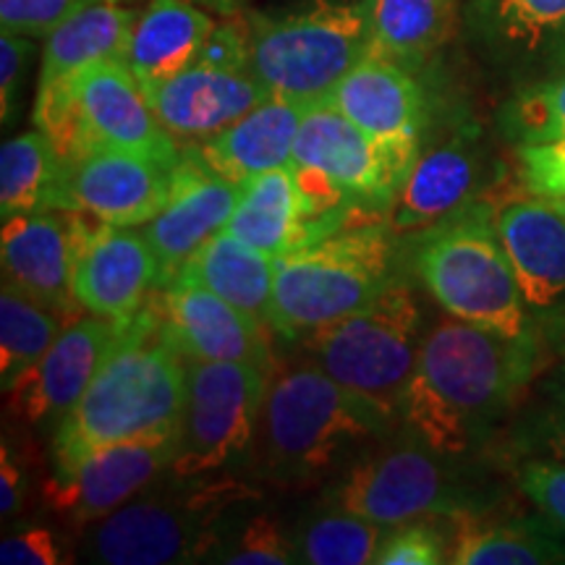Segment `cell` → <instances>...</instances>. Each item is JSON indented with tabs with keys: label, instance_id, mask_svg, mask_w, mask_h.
Listing matches in <instances>:
<instances>
[{
	"label": "cell",
	"instance_id": "cell-1",
	"mask_svg": "<svg viewBox=\"0 0 565 565\" xmlns=\"http://www.w3.org/2000/svg\"><path fill=\"white\" fill-rule=\"evenodd\" d=\"M542 356L545 349L532 335H503L448 315L424 335L401 395V422L433 454L469 456L519 406Z\"/></svg>",
	"mask_w": 565,
	"mask_h": 565
},
{
	"label": "cell",
	"instance_id": "cell-2",
	"mask_svg": "<svg viewBox=\"0 0 565 565\" xmlns=\"http://www.w3.org/2000/svg\"><path fill=\"white\" fill-rule=\"evenodd\" d=\"M189 359L168 333L160 307H145L124 324L82 398L55 427L51 458L66 477L108 445L179 429L186 404Z\"/></svg>",
	"mask_w": 565,
	"mask_h": 565
},
{
	"label": "cell",
	"instance_id": "cell-3",
	"mask_svg": "<svg viewBox=\"0 0 565 565\" xmlns=\"http://www.w3.org/2000/svg\"><path fill=\"white\" fill-rule=\"evenodd\" d=\"M387 427V416L338 385L315 362L275 366L254 437L259 471L278 484H312L330 475L349 450Z\"/></svg>",
	"mask_w": 565,
	"mask_h": 565
},
{
	"label": "cell",
	"instance_id": "cell-4",
	"mask_svg": "<svg viewBox=\"0 0 565 565\" xmlns=\"http://www.w3.org/2000/svg\"><path fill=\"white\" fill-rule=\"evenodd\" d=\"M395 242L385 225L335 228L275 257L267 324L296 341L364 309L398 280Z\"/></svg>",
	"mask_w": 565,
	"mask_h": 565
},
{
	"label": "cell",
	"instance_id": "cell-5",
	"mask_svg": "<svg viewBox=\"0 0 565 565\" xmlns=\"http://www.w3.org/2000/svg\"><path fill=\"white\" fill-rule=\"evenodd\" d=\"M414 273L445 315L513 338H536L494 210L471 207L422 233Z\"/></svg>",
	"mask_w": 565,
	"mask_h": 565
},
{
	"label": "cell",
	"instance_id": "cell-6",
	"mask_svg": "<svg viewBox=\"0 0 565 565\" xmlns=\"http://www.w3.org/2000/svg\"><path fill=\"white\" fill-rule=\"evenodd\" d=\"M372 51V0H324L312 9L246 19L249 68L273 97L315 103Z\"/></svg>",
	"mask_w": 565,
	"mask_h": 565
},
{
	"label": "cell",
	"instance_id": "cell-7",
	"mask_svg": "<svg viewBox=\"0 0 565 565\" xmlns=\"http://www.w3.org/2000/svg\"><path fill=\"white\" fill-rule=\"evenodd\" d=\"M424 335L414 288L395 280L364 309L296 341L338 385L393 422L419 362Z\"/></svg>",
	"mask_w": 565,
	"mask_h": 565
},
{
	"label": "cell",
	"instance_id": "cell-8",
	"mask_svg": "<svg viewBox=\"0 0 565 565\" xmlns=\"http://www.w3.org/2000/svg\"><path fill=\"white\" fill-rule=\"evenodd\" d=\"M257 498L236 479H194L186 492L131 500L97 521L84 555L105 565H171L212 561L228 534L223 519Z\"/></svg>",
	"mask_w": 565,
	"mask_h": 565
},
{
	"label": "cell",
	"instance_id": "cell-9",
	"mask_svg": "<svg viewBox=\"0 0 565 565\" xmlns=\"http://www.w3.org/2000/svg\"><path fill=\"white\" fill-rule=\"evenodd\" d=\"M416 158L419 154L374 141L328 97L303 105L294 145V173L315 236L335 231L322 221L338 204L359 202L385 207Z\"/></svg>",
	"mask_w": 565,
	"mask_h": 565
},
{
	"label": "cell",
	"instance_id": "cell-10",
	"mask_svg": "<svg viewBox=\"0 0 565 565\" xmlns=\"http://www.w3.org/2000/svg\"><path fill=\"white\" fill-rule=\"evenodd\" d=\"M270 374L236 362H189L186 404L175 433L173 482H194L238 461L257 437Z\"/></svg>",
	"mask_w": 565,
	"mask_h": 565
},
{
	"label": "cell",
	"instance_id": "cell-11",
	"mask_svg": "<svg viewBox=\"0 0 565 565\" xmlns=\"http://www.w3.org/2000/svg\"><path fill=\"white\" fill-rule=\"evenodd\" d=\"M141 89L166 131L183 141L207 139L273 97L249 68L242 19L215 24L192 66Z\"/></svg>",
	"mask_w": 565,
	"mask_h": 565
},
{
	"label": "cell",
	"instance_id": "cell-12",
	"mask_svg": "<svg viewBox=\"0 0 565 565\" xmlns=\"http://www.w3.org/2000/svg\"><path fill=\"white\" fill-rule=\"evenodd\" d=\"M448 461L424 445L380 450L351 466L330 492V503L383 526H398L422 515L458 519L484 511L482 492L466 484Z\"/></svg>",
	"mask_w": 565,
	"mask_h": 565
},
{
	"label": "cell",
	"instance_id": "cell-13",
	"mask_svg": "<svg viewBox=\"0 0 565 565\" xmlns=\"http://www.w3.org/2000/svg\"><path fill=\"white\" fill-rule=\"evenodd\" d=\"M89 150H121L175 168L179 145L158 121L124 58L92 63L74 79V129L66 162Z\"/></svg>",
	"mask_w": 565,
	"mask_h": 565
},
{
	"label": "cell",
	"instance_id": "cell-14",
	"mask_svg": "<svg viewBox=\"0 0 565 565\" xmlns=\"http://www.w3.org/2000/svg\"><path fill=\"white\" fill-rule=\"evenodd\" d=\"M137 17L124 0H92L47 34L32 118L63 160L74 126V79L103 58L126 61Z\"/></svg>",
	"mask_w": 565,
	"mask_h": 565
},
{
	"label": "cell",
	"instance_id": "cell-15",
	"mask_svg": "<svg viewBox=\"0 0 565 565\" xmlns=\"http://www.w3.org/2000/svg\"><path fill=\"white\" fill-rule=\"evenodd\" d=\"M536 341L565 353V217L536 196L494 210Z\"/></svg>",
	"mask_w": 565,
	"mask_h": 565
},
{
	"label": "cell",
	"instance_id": "cell-16",
	"mask_svg": "<svg viewBox=\"0 0 565 565\" xmlns=\"http://www.w3.org/2000/svg\"><path fill=\"white\" fill-rule=\"evenodd\" d=\"M463 24L477 53L519 87L565 71V0H466Z\"/></svg>",
	"mask_w": 565,
	"mask_h": 565
},
{
	"label": "cell",
	"instance_id": "cell-17",
	"mask_svg": "<svg viewBox=\"0 0 565 565\" xmlns=\"http://www.w3.org/2000/svg\"><path fill=\"white\" fill-rule=\"evenodd\" d=\"M175 433L179 429L141 435L95 450L71 475H53L51 482H45L42 487L45 505L74 526L108 519L171 469Z\"/></svg>",
	"mask_w": 565,
	"mask_h": 565
},
{
	"label": "cell",
	"instance_id": "cell-18",
	"mask_svg": "<svg viewBox=\"0 0 565 565\" xmlns=\"http://www.w3.org/2000/svg\"><path fill=\"white\" fill-rule=\"evenodd\" d=\"M126 320L89 312L68 322L51 349L6 391L11 419L24 427H58L121 341Z\"/></svg>",
	"mask_w": 565,
	"mask_h": 565
},
{
	"label": "cell",
	"instance_id": "cell-19",
	"mask_svg": "<svg viewBox=\"0 0 565 565\" xmlns=\"http://www.w3.org/2000/svg\"><path fill=\"white\" fill-rule=\"evenodd\" d=\"M160 288V263L145 231L105 225L79 215L74 294L84 312L126 320Z\"/></svg>",
	"mask_w": 565,
	"mask_h": 565
},
{
	"label": "cell",
	"instance_id": "cell-20",
	"mask_svg": "<svg viewBox=\"0 0 565 565\" xmlns=\"http://www.w3.org/2000/svg\"><path fill=\"white\" fill-rule=\"evenodd\" d=\"M487 183V152L471 131L419 152L412 171L385 204L383 225L398 238L422 236L471 207Z\"/></svg>",
	"mask_w": 565,
	"mask_h": 565
},
{
	"label": "cell",
	"instance_id": "cell-21",
	"mask_svg": "<svg viewBox=\"0 0 565 565\" xmlns=\"http://www.w3.org/2000/svg\"><path fill=\"white\" fill-rule=\"evenodd\" d=\"M238 192L242 186L212 171L196 150L181 154L166 207L145 225L147 242L160 263V288L179 278L189 259L225 231Z\"/></svg>",
	"mask_w": 565,
	"mask_h": 565
},
{
	"label": "cell",
	"instance_id": "cell-22",
	"mask_svg": "<svg viewBox=\"0 0 565 565\" xmlns=\"http://www.w3.org/2000/svg\"><path fill=\"white\" fill-rule=\"evenodd\" d=\"M162 320L189 362H236L275 372L265 322L189 278L162 288Z\"/></svg>",
	"mask_w": 565,
	"mask_h": 565
},
{
	"label": "cell",
	"instance_id": "cell-23",
	"mask_svg": "<svg viewBox=\"0 0 565 565\" xmlns=\"http://www.w3.org/2000/svg\"><path fill=\"white\" fill-rule=\"evenodd\" d=\"M173 168L121 150H89L68 162V210L105 225L145 228L171 196Z\"/></svg>",
	"mask_w": 565,
	"mask_h": 565
},
{
	"label": "cell",
	"instance_id": "cell-24",
	"mask_svg": "<svg viewBox=\"0 0 565 565\" xmlns=\"http://www.w3.org/2000/svg\"><path fill=\"white\" fill-rule=\"evenodd\" d=\"M76 233L79 212L71 210L6 217L0 236L3 282L74 320L82 317L84 307L74 294Z\"/></svg>",
	"mask_w": 565,
	"mask_h": 565
},
{
	"label": "cell",
	"instance_id": "cell-25",
	"mask_svg": "<svg viewBox=\"0 0 565 565\" xmlns=\"http://www.w3.org/2000/svg\"><path fill=\"white\" fill-rule=\"evenodd\" d=\"M328 100L380 145L422 152L424 92L401 63L370 51L330 89Z\"/></svg>",
	"mask_w": 565,
	"mask_h": 565
},
{
	"label": "cell",
	"instance_id": "cell-26",
	"mask_svg": "<svg viewBox=\"0 0 565 565\" xmlns=\"http://www.w3.org/2000/svg\"><path fill=\"white\" fill-rule=\"evenodd\" d=\"M303 116V103L270 97L246 116L225 126L194 147L215 173L236 186L267 171L294 166V145Z\"/></svg>",
	"mask_w": 565,
	"mask_h": 565
},
{
	"label": "cell",
	"instance_id": "cell-27",
	"mask_svg": "<svg viewBox=\"0 0 565 565\" xmlns=\"http://www.w3.org/2000/svg\"><path fill=\"white\" fill-rule=\"evenodd\" d=\"M215 30L192 0H150L134 21L126 63L139 84L168 79L200 58Z\"/></svg>",
	"mask_w": 565,
	"mask_h": 565
},
{
	"label": "cell",
	"instance_id": "cell-28",
	"mask_svg": "<svg viewBox=\"0 0 565 565\" xmlns=\"http://www.w3.org/2000/svg\"><path fill=\"white\" fill-rule=\"evenodd\" d=\"M225 231L270 257H282L309 242L315 225L309 221L294 166L246 181Z\"/></svg>",
	"mask_w": 565,
	"mask_h": 565
},
{
	"label": "cell",
	"instance_id": "cell-29",
	"mask_svg": "<svg viewBox=\"0 0 565 565\" xmlns=\"http://www.w3.org/2000/svg\"><path fill=\"white\" fill-rule=\"evenodd\" d=\"M454 565H542L565 563V529L540 519L487 521L475 513L458 515L454 545L448 547Z\"/></svg>",
	"mask_w": 565,
	"mask_h": 565
},
{
	"label": "cell",
	"instance_id": "cell-30",
	"mask_svg": "<svg viewBox=\"0 0 565 565\" xmlns=\"http://www.w3.org/2000/svg\"><path fill=\"white\" fill-rule=\"evenodd\" d=\"M68 210V162L45 131L3 141L0 150V215Z\"/></svg>",
	"mask_w": 565,
	"mask_h": 565
},
{
	"label": "cell",
	"instance_id": "cell-31",
	"mask_svg": "<svg viewBox=\"0 0 565 565\" xmlns=\"http://www.w3.org/2000/svg\"><path fill=\"white\" fill-rule=\"evenodd\" d=\"M179 278H189L236 303L267 324L275 288V257L254 249L228 231L212 236L189 259Z\"/></svg>",
	"mask_w": 565,
	"mask_h": 565
},
{
	"label": "cell",
	"instance_id": "cell-32",
	"mask_svg": "<svg viewBox=\"0 0 565 565\" xmlns=\"http://www.w3.org/2000/svg\"><path fill=\"white\" fill-rule=\"evenodd\" d=\"M456 0H372V51L414 71L448 38Z\"/></svg>",
	"mask_w": 565,
	"mask_h": 565
},
{
	"label": "cell",
	"instance_id": "cell-33",
	"mask_svg": "<svg viewBox=\"0 0 565 565\" xmlns=\"http://www.w3.org/2000/svg\"><path fill=\"white\" fill-rule=\"evenodd\" d=\"M68 322H74V317L3 282V294H0V385L3 391H9L21 374L51 349Z\"/></svg>",
	"mask_w": 565,
	"mask_h": 565
},
{
	"label": "cell",
	"instance_id": "cell-34",
	"mask_svg": "<svg viewBox=\"0 0 565 565\" xmlns=\"http://www.w3.org/2000/svg\"><path fill=\"white\" fill-rule=\"evenodd\" d=\"M391 526L333 508L307 519L294 532L296 563L309 565H364L374 563Z\"/></svg>",
	"mask_w": 565,
	"mask_h": 565
},
{
	"label": "cell",
	"instance_id": "cell-35",
	"mask_svg": "<svg viewBox=\"0 0 565 565\" xmlns=\"http://www.w3.org/2000/svg\"><path fill=\"white\" fill-rule=\"evenodd\" d=\"M498 124L515 147L565 139V71L515 89L500 108Z\"/></svg>",
	"mask_w": 565,
	"mask_h": 565
},
{
	"label": "cell",
	"instance_id": "cell-36",
	"mask_svg": "<svg viewBox=\"0 0 565 565\" xmlns=\"http://www.w3.org/2000/svg\"><path fill=\"white\" fill-rule=\"evenodd\" d=\"M212 563L225 565H288L296 563L294 534L275 515L257 513L238 526L236 534H228L223 545L215 550Z\"/></svg>",
	"mask_w": 565,
	"mask_h": 565
},
{
	"label": "cell",
	"instance_id": "cell-37",
	"mask_svg": "<svg viewBox=\"0 0 565 565\" xmlns=\"http://www.w3.org/2000/svg\"><path fill=\"white\" fill-rule=\"evenodd\" d=\"M377 565H437L448 563L445 540L429 524L412 521V524L391 526L383 545L374 557Z\"/></svg>",
	"mask_w": 565,
	"mask_h": 565
},
{
	"label": "cell",
	"instance_id": "cell-38",
	"mask_svg": "<svg viewBox=\"0 0 565 565\" xmlns=\"http://www.w3.org/2000/svg\"><path fill=\"white\" fill-rule=\"evenodd\" d=\"M92 0H0V24L3 32L24 38H47Z\"/></svg>",
	"mask_w": 565,
	"mask_h": 565
},
{
	"label": "cell",
	"instance_id": "cell-39",
	"mask_svg": "<svg viewBox=\"0 0 565 565\" xmlns=\"http://www.w3.org/2000/svg\"><path fill=\"white\" fill-rule=\"evenodd\" d=\"M519 173L526 194L565 196V139L515 147Z\"/></svg>",
	"mask_w": 565,
	"mask_h": 565
},
{
	"label": "cell",
	"instance_id": "cell-40",
	"mask_svg": "<svg viewBox=\"0 0 565 565\" xmlns=\"http://www.w3.org/2000/svg\"><path fill=\"white\" fill-rule=\"evenodd\" d=\"M519 487L536 511L565 529V463L550 458H526L519 466Z\"/></svg>",
	"mask_w": 565,
	"mask_h": 565
},
{
	"label": "cell",
	"instance_id": "cell-41",
	"mask_svg": "<svg viewBox=\"0 0 565 565\" xmlns=\"http://www.w3.org/2000/svg\"><path fill=\"white\" fill-rule=\"evenodd\" d=\"M66 545L53 529L26 526L21 532L6 536L0 545V563L3 565H61L71 563Z\"/></svg>",
	"mask_w": 565,
	"mask_h": 565
},
{
	"label": "cell",
	"instance_id": "cell-42",
	"mask_svg": "<svg viewBox=\"0 0 565 565\" xmlns=\"http://www.w3.org/2000/svg\"><path fill=\"white\" fill-rule=\"evenodd\" d=\"M34 38L24 34L3 32L0 38V110H3V124L17 116L21 87H24L26 71L34 58Z\"/></svg>",
	"mask_w": 565,
	"mask_h": 565
},
{
	"label": "cell",
	"instance_id": "cell-43",
	"mask_svg": "<svg viewBox=\"0 0 565 565\" xmlns=\"http://www.w3.org/2000/svg\"><path fill=\"white\" fill-rule=\"evenodd\" d=\"M519 448L526 458H550L565 463V408L545 406L519 427Z\"/></svg>",
	"mask_w": 565,
	"mask_h": 565
},
{
	"label": "cell",
	"instance_id": "cell-44",
	"mask_svg": "<svg viewBox=\"0 0 565 565\" xmlns=\"http://www.w3.org/2000/svg\"><path fill=\"white\" fill-rule=\"evenodd\" d=\"M26 479L19 458L9 448V443L0 445V513L3 519L17 515L24 508Z\"/></svg>",
	"mask_w": 565,
	"mask_h": 565
},
{
	"label": "cell",
	"instance_id": "cell-45",
	"mask_svg": "<svg viewBox=\"0 0 565 565\" xmlns=\"http://www.w3.org/2000/svg\"><path fill=\"white\" fill-rule=\"evenodd\" d=\"M542 393H545L547 404L565 408V353H561V362H557L542 383Z\"/></svg>",
	"mask_w": 565,
	"mask_h": 565
},
{
	"label": "cell",
	"instance_id": "cell-46",
	"mask_svg": "<svg viewBox=\"0 0 565 565\" xmlns=\"http://www.w3.org/2000/svg\"><path fill=\"white\" fill-rule=\"evenodd\" d=\"M536 200L547 202L550 207H553V210L557 212V215L565 217V196H536Z\"/></svg>",
	"mask_w": 565,
	"mask_h": 565
}]
</instances>
